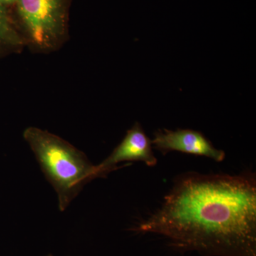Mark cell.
Masks as SVG:
<instances>
[{"mask_svg": "<svg viewBox=\"0 0 256 256\" xmlns=\"http://www.w3.org/2000/svg\"><path fill=\"white\" fill-rule=\"evenodd\" d=\"M138 230L164 236L182 248L256 256L255 176L188 173Z\"/></svg>", "mask_w": 256, "mask_h": 256, "instance_id": "obj_1", "label": "cell"}, {"mask_svg": "<svg viewBox=\"0 0 256 256\" xmlns=\"http://www.w3.org/2000/svg\"><path fill=\"white\" fill-rule=\"evenodd\" d=\"M23 137L56 192L58 208L64 212L84 186L96 178V165L82 152L48 131L30 127Z\"/></svg>", "mask_w": 256, "mask_h": 256, "instance_id": "obj_2", "label": "cell"}, {"mask_svg": "<svg viewBox=\"0 0 256 256\" xmlns=\"http://www.w3.org/2000/svg\"><path fill=\"white\" fill-rule=\"evenodd\" d=\"M70 0H18L16 12L26 40L42 52L54 50L68 28Z\"/></svg>", "mask_w": 256, "mask_h": 256, "instance_id": "obj_3", "label": "cell"}, {"mask_svg": "<svg viewBox=\"0 0 256 256\" xmlns=\"http://www.w3.org/2000/svg\"><path fill=\"white\" fill-rule=\"evenodd\" d=\"M126 162H142L149 166H156L158 163L152 140L138 122L128 130L124 140L110 156L96 165V178H106L111 172L120 168L118 164Z\"/></svg>", "mask_w": 256, "mask_h": 256, "instance_id": "obj_4", "label": "cell"}, {"mask_svg": "<svg viewBox=\"0 0 256 256\" xmlns=\"http://www.w3.org/2000/svg\"><path fill=\"white\" fill-rule=\"evenodd\" d=\"M152 144L164 154L169 152L178 151L206 156L217 162L223 161L226 156L225 152L216 149L202 132L193 130H159L154 132Z\"/></svg>", "mask_w": 256, "mask_h": 256, "instance_id": "obj_5", "label": "cell"}, {"mask_svg": "<svg viewBox=\"0 0 256 256\" xmlns=\"http://www.w3.org/2000/svg\"><path fill=\"white\" fill-rule=\"evenodd\" d=\"M8 12V8L0 5V57L18 50L24 42Z\"/></svg>", "mask_w": 256, "mask_h": 256, "instance_id": "obj_6", "label": "cell"}, {"mask_svg": "<svg viewBox=\"0 0 256 256\" xmlns=\"http://www.w3.org/2000/svg\"><path fill=\"white\" fill-rule=\"evenodd\" d=\"M18 0H0V5L4 6L5 8H8L11 5L16 4Z\"/></svg>", "mask_w": 256, "mask_h": 256, "instance_id": "obj_7", "label": "cell"}, {"mask_svg": "<svg viewBox=\"0 0 256 256\" xmlns=\"http://www.w3.org/2000/svg\"></svg>", "mask_w": 256, "mask_h": 256, "instance_id": "obj_8", "label": "cell"}]
</instances>
